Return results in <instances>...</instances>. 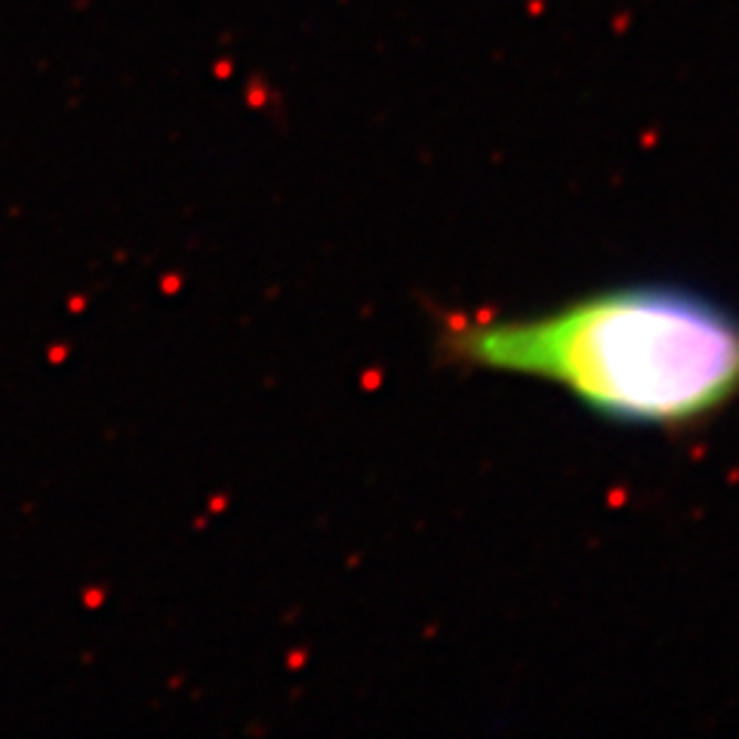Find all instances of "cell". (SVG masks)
I'll return each mask as SVG.
<instances>
[{
    "label": "cell",
    "mask_w": 739,
    "mask_h": 739,
    "mask_svg": "<svg viewBox=\"0 0 739 739\" xmlns=\"http://www.w3.org/2000/svg\"><path fill=\"white\" fill-rule=\"evenodd\" d=\"M447 367L530 376L620 426L690 431L739 398V314L672 284H623L521 318L444 314Z\"/></svg>",
    "instance_id": "cell-1"
}]
</instances>
